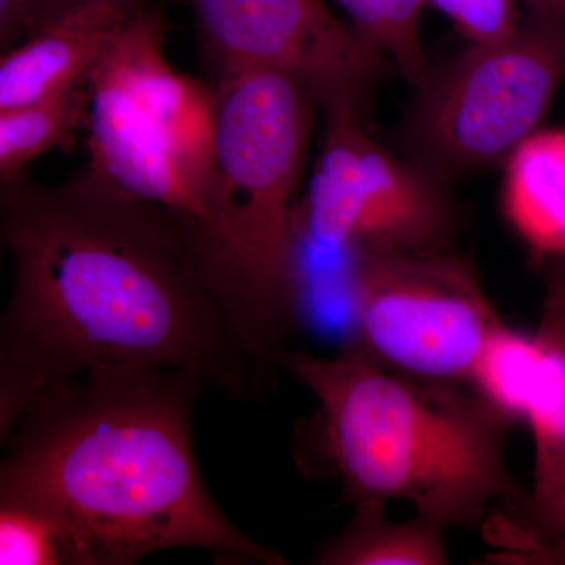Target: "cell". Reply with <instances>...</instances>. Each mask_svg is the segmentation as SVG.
I'll list each match as a JSON object with an SVG mask.
<instances>
[{
	"label": "cell",
	"instance_id": "6da1fadb",
	"mask_svg": "<svg viewBox=\"0 0 565 565\" xmlns=\"http://www.w3.org/2000/svg\"><path fill=\"white\" fill-rule=\"evenodd\" d=\"M13 288L0 321V437L44 386L109 366L191 375L234 401L273 396L184 223L88 167L2 185Z\"/></svg>",
	"mask_w": 565,
	"mask_h": 565
},
{
	"label": "cell",
	"instance_id": "7a4b0ae2",
	"mask_svg": "<svg viewBox=\"0 0 565 565\" xmlns=\"http://www.w3.org/2000/svg\"><path fill=\"white\" fill-rule=\"evenodd\" d=\"M203 392L191 375L134 366L44 386L0 437V504L57 523L77 565H131L169 548L288 564L207 492L192 437Z\"/></svg>",
	"mask_w": 565,
	"mask_h": 565
},
{
	"label": "cell",
	"instance_id": "3957f363",
	"mask_svg": "<svg viewBox=\"0 0 565 565\" xmlns=\"http://www.w3.org/2000/svg\"><path fill=\"white\" fill-rule=\"evenodd\" d=\"M318 401L319 441L345 503L405 501L446 530L481 531L498 501L526 487L505 457L514 422L471 386L423 381L362 353L288 351Z\"/></svg>",
	"mask_w": 565,
	"mask_h": 565
},
{
	"label": "cell",
	"instance_id": "277c9868",
	"mask_svg": "<svg viewBox=\"0 0 565 565\" xmlns=\"http://www.w3.org/2000/svg\"><path fill=\"white\" fill-rule=\"evenodd\" d=\"M215 95V223L199 255L223 305L278 382L296 316V191L316 104L277 71L222 74Z\"/></svg>",
	"mask_w": 565,
	"mask_h": 565
},
{
	"label": "cell",
	"instance_id": "5b68a950",
	"mask_svg": "<svg viewBox=\"0 0 565 565\" xmlns=\"http://www.w3.org/2000/svg\"><path fill=\"white\" fill-rule=\"evenodd\" d=\"M161 11L141 9L88 71L90 169L172 212L196 248L215 223V95L173 70Z\"/></svg>",
	"mask_w": 565,
	"mask_h": 565
},
{
	"label": "cell",
	"instance_id": "8992f818",
	"mask_svg": "<svg viewBox=\"0 0 565 565\" xmlns=\"http://www.w3.org/2000/svg\"><path fill=\"white\" fill-rule=\"evenodd\" d=\"M565 77V20L531 10L511 40L470 46L429 74L408 122L419 169L435 180L504 161L537 132Z\"/></svg>",
	"mask_w": 565,
	"mask_h": 565
},
{
	"label": "cell",
	"instance_id": "52a82bcc",
	"mask_svg": "<svg viewBox=\"0 0 565 565\" xmlns=\"http://www.w3.org/2000/svg\"><path fill=\"white\" fill-rule=\"evenodd\" d=\"M471 264L451 248L360 255L355 333L344 351L423 379L468 385L503 323Z\"/></svg>",
	"mask_w": 565,
	"mask_h": 565
},
{
	"label": "cell",
	"instance_id": "ba28073f",
	"mask_svg": "<svg viewBox=\"0 0 565 565\" xmlns=\"http://www.w3.org/2000/svg\"><path fill=\"white\" fill-rule=\"evenodd\" d=\"M456 212L441 182L386 151L362 121L330 117L307 195L296 207V244L363 255L451 248Z\"/></svg>",
	"mask_w": 565,
	"mask_h": 565
},
{
	"label": "cell",
	"instance_id": "9c48e42d",
	"mask_svg": "<svg viewBox=\"0 0 565 565\" xmlns=\"http://www.w3.org/2000/svg\"><path fill=\"white\" fill-rule=\"evenodd\" d=\"M222 74L277 71L299 82L327 117L362 121L385 55L338 20L326 0H191Z\"/></svg>",
	"mask_w": 565,
	"mask_h": 565
},
{
	"label": "cell",
	"instance_id": "30bf717a",
	"mask_svg": "<svg viewBox=\"0 0 565 565\" xmlns=\"http://www.w3.org/2000/svg\"><path fill=\"white\" fill-rule=\"evenodd\" d=\"M141 0H92L55 14L3 52L0 110L14 109L66 90L85 79Z\"/></svg>",
	"mask_w": 565,
	"mask_h": 565
},
{
	"label": "cell",
	"instance_id": "8fae6325",
	"mask_svg": "<svg viewBox=\"0 0 565 565\" xmlns=\"http://www.w3.org/2000/svg\"><path fill=\"white\" fill-rule=\"evenodd\" d=\"M503 211L535 258H565V131H537L505 159Z\"/></svg>",
	"mask_w": 565,
	"mask_h": 565
},
{
	"label": "cell",
	"instance_id": "7c38bea8",
	"mask_svg": "<svg viewBox=\"0 0 565 565\" xmlns=\"http://www.w3.org/2000/svg\"><path fill=\"white\" fill-rule=\"evenodd\" d=\"M446 527L427 516L394 520L382 501L353 504L351 520L316 550L319 565H446Z\"/></svg>",
	"mask_w": 565,
	"mask_h": 565
},
{
	"label": "cell",
	"instance_id": "4fadbf2b",
	"mask_svg": "<svg viewBox=\"0 0 565 565\" xmlns=\"http://www.w3.org/2000/svg\"><path fill=\"white\" fill-rule=\"evenodd\" d=\"M484 564L565 565V484L537 497L530 489L498 501L481 531Z\"/></svg>",
	"mask_w": 565,
	"mask_h": 565
},
{
	"label": "cell",
	"instance_id": "5bb4252c",
	"mask_svg": "<svg viewBox=\"0 0 565 565\" xmlns=\"http://www.w3.org/2000/svg\"><path fill=\"white\" fill-rule=\"evenodd\" d=\"M88 76V74H87ZM87 77L66 90L14 109L0 110V180H20L25 166L41 154L71 145L87 126Z\"/></svg>",
	"mask_w": 565,
	"mask_h": 565
},
{
	"label": "cell",
	"instance_id": "9a60e30c",
	"mask_svg": "<svg viewBox=\"0 0 565 565\" xmlns=\"http://www.w3.org/2000/svg\"><path fill=\"white\" fill-rule=\"evenodd\" d=\"M541 359L525 404L534 438L533 486L544 497L565 484V340L535 330Z\"/></svg>",
	"mask_w": 565,
	"mask_h": 565
},
{
	"label": "cell",
	"instance_id": "2e32d148",
	"mask_svg": "<svg viewBox=\"0 0 565 565\" xmlns=\"http://www.w3.org/2000/svg\"><path fill=\"white\" fill-rule=\"evenodd\" d=\"M348 14L353 31L375 47L411 84L430 70L424 54L419 18L427 0H333Z\"/></svg>",
	"mask_w": 565,
	"mask_h": 565
},
{
	"label": "cell",
	"instance_id": "e0dca14e",
	"mask_svg": "<svg viewBox=\"0 0 565 565\" xmlns=\"http://www.w3.org/2000/svg\"><path fill=\"white\" fill-rule=\"evenodd\" d=\"M539 359L537 334L512 329L503 322L482 349L468 386L512 422H522Z\"/></svg>",
	"mask_w": 565,
	"mask_h": 565
},
{
	"label": "cell",
	"instance_id": "ac0fdd59",
	"mask_svg": "<svg viewBox=\"0 0 565 565\" xmlns=\"http://www.w3.org/2000/svg\"><path fill=\"white\" fill-rule=\"evenodd\" d=\"M0 564L77 565L68 535L47 516L0 504Z\"/></svg>",
	"mask_w": 565,
	"mask_h": 565
},
{
	"label": "cell",
	"instance_id": "d6986e66",
	"mask_svg": "<svg viewBox=\"0 0 565 565\" xmlns=\"http://www.w3.org/2000/svg\"><path fill=\"white\" fill-rule=\"evenodd\" d=\"M516 0H427L446 14L471 46H494L515 35L520 28Z\"/></svg>",
	"mask_w": 565,
	"mask_h": 565
},
{
	"label": "cell",
	"instance_id": "ffe728a7",
	"mask_svg": "<svg viewBox=\"0 0 565 565\" xmlns=\"http://www.w3.org/2000/svg\"><path fill=\"white\" fill-rule=\"evenodd\" d=\"M84 2L92 0H0V22L10 29L29 25L31 35L36 28L50 21L55 14Z\"/></svg>",
	"mask_w": 565,
	"mask_h": 565
},
{
	"label": "cell",
	"instance_id": "44dd1931",
	"mask_svg": "<svg viewBox=\"0 0 565 565\" xmlns=\"http://www.w3.org/2000/svg\"><path fill=\"white\" fill-rule=\"evenodd\" d=\"M548 263L544 307L537 329L565 340V258Z\"/></svg>",
	"mask_w": 565,
	"mask_h": 565
},
{
	"label": "cell",
	"instance_id": "7402d4cb",
	"mask_svg": "<svg viewBox=\"0 0 565 565\" xmlns=\"http://www.w3.org/2000/svg\"><path fill=\"white\" fill-rule=\"evenodd\" d=\"M523 2L527 3L531 10L539 11V13L552 14V17L565 20V0H523Z\"/></svg>",
	"mask_w": 565,
	"mask_h": 565
}]
</instances>
